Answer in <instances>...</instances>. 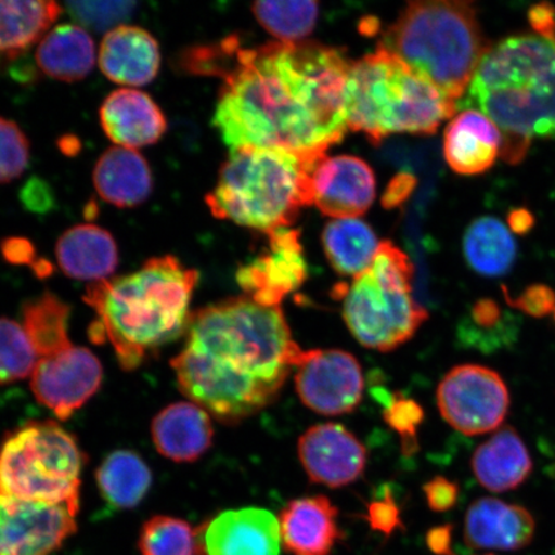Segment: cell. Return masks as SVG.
Wrapping results in <instances>:
<instances>
[{
    "mask_svg": "<svg viewBox=\"0 0 555 555\" xmlns=\"http://www.w3.org/2000/svg\"><path fill=\"white\" fill-rule=\"evenodd\" d=\"M352 62L317 41L242 47L237 37L184 52L194 75L223 79L212 124L231 152L281 149L327 155L344 138Z\"/></svg>",
    "mask_w": 555,
    "mask_h": 555,
    "instance_id": "1",
    "label": "cell"
},
{
    "mask_svg": "<svg viewBox=\"0 0 555 555\" xmlns=\"http://www.w3.org/2000/svg\"><path fill=\"white\" fill-rule=\"evenodd\" d=\"M304 351L281 308L243 296L192 312L171 365L186 398L232 425L273 404Z\"/></svg>",
    "mask_w": 555,
    "mask_h": 555,
    "instance_id": "2",
    "label": "cell"
},
{
    "mask_svg": "<svg viewBox=\"0 0 555 555\" xmlns=\"http://www.w3.org/2000/svg\"><path fill=\"white\" fill-rule=\"evenodd\" d=\"M199 280L173 256L145 261L134 273L90 284L85 301L96 321L94 343H109L125 371L189 330L190 304Z\"/></svg>",
    "mask_w": 555,
    "mask_h": 555,
    "instance_id": "3",
    "label": "cell"
},
{
    "mask_svg": "<svg viewBox=\"0 0 555 555\" xmlns=\"http://www.w3.org/2000/svg\"><path fill=\"white\" fill-rule=\"evenodd\" d=\"M457 107L494 121L512 164L532 138H555V39L518 34L489 47Z\"/></svg>",
    "mask_w": 555,
    "mask_h": 555,
    "instance_id": "4",
    "label": "cell"
},
{
    "mask_svg": "<svg viewBox=\"0 0 555 555\" xmlns=\"http://www.w3.org/2000/svg\"><path fill=\"white\" fill-rule=\"evenodd\" d=\"M323 157L281 149L233 151L206 204L215 218L266 234L289 228L304 207L314 205L312 173Z\"/></svg>",
    "mask_w": 555,
    "mask_h": 555,
    "instance_id": "5",
    "label": "cell"
},
{
    "mask_svg": "<svg viewBox=\"0 0 555 555\" xmlns=\"http://www.w3.org/2000/svg\"><path fill=\"white\" fill-rule=\"evenodd\" d=\"M346 121L373 144L391 134H434L457 103L384 46L352 62L346 85Z\"/></svg>",
    "mask_w": 555,
    "mask_h": 555,
    "instance_id": "6",
    "label": "cell"
},
{
    "mask_svg": "<svg viewBox=\"0 0 555 555\" xmlns=\"http://www.w3.org/2000/svg\"><path fill=\"white\" fill-rule=\"evenodd\" d=\"M380 46L456 103L489 48L474 3L448 0L409 3Z\"/></svg>",
    "mask_w": 555,
    "mask_h": 555,
    "instance_id": "7",
    "label": "cell"
},
{
    "mask_svg": "<svg viewBox=\"0 0 555 555\" xmlns=\"http://www.w3.org/2000/svg\"><path fill=\"white\" fill-rule=\"evenodd\" d=\"M413 274L408 255L385 241L364 273L349 286L339 284L344 321L360 345L380 352L397 350L427 321L428 312L412 295Z\"/></svg>",
    "mask_w": 555,
    "mask_h": 555,
    "instance_id": "8",
    "label": "cell"
},
{
    "mask_svg": "<svg viewBox=\"0 0 555 555\" xmlns=\"http://www.w3.org/2000/svg\"><path fill=\"white\" fill-rule=\"evenodd\" d=\"M82 454L54 422H33L0 447V498L39 504L79 502Z\"/></svg>",
    "mask_w": 555,
    "mask_h": 555,
    "instance_id": "9",
    "label": "cell"
},
{
    "mask_svg": "<svg viewBox=\"0 0 555 555\" xmlns=\"http://www.w3.org/2000/svg\"><path fill=\"white\" fill-rule=\"evenodd\" d=\"M511 404L501 374L477 364L457 365L437 388V406L451 427L467 436L498 431Z\"/></svg>",
    "mask_w": 555,
    "mask_h": 555,
    "instance_id": "10",
    "label": "cell"
},
{
    "mask_svg": "<svg viewBox=\"0 0 555 555\" xmlns=\"http://www.w3.org/2000/svg\"><path fill=\"white\" fill-rule=\"evenodd\" d=\"M295 387L302 404L312 412L349 414L363 399L362 366L344 350H305L295 367Z\"/></svg>",
    "mask_w": 555,
    "mask_h": 555,
    "instance_id": "11",
    "label": "cell"
},
{
    "mask_svg": "<svg viewBox=\"0 0 555 555\" xmlns=\"http://www.w3.org/2000/svg\"><path fill=\"white\" fill-rule=\"evenodd\" d=\"M103 367L86 347L73 343L39 358L31 374V390L40 404L67 420L100 390Z\"/></svg>",
    "mask_w": 555,
    "mask_h": 555,
    "instance_id": "12",
    "label": "cell"
},
{
    "mask_svg": "<svg viewBox=\"0 0 555 555\" xmlns=\"http://www.w3.org/2000/svg\"><path fill=\"white\" fill-rule=\"evenodd\" d=\"M79 502L50 505L0 498V555H51L76 531Z\"/></svg>",
    "mask_w": 555,
    "mask_h": 555,
    "instance_id": "13",
    "label": "cell"
},
{
    "mask_svg": "<svg viewBox=\"0 0 555 555\" xmlns=\"http://www.w3.org/2000/svg\"><path fill=\"white\" fill-rule=\"evenodd\" d=\"M308 278L300 232L293 228L268 234V248L238 269L243 293L263 308H280Z\"/></svg>",
    "mask_w": 555,
    "mask_h": 555,
    "instance_id": "14",
    "label": "cell"
},
{
    "mask_svg": "<svg viewBox=\"0 0 555 555\" xmlns=\"http://www.w3.org/2000/svg\"><path fill=\"white\" fill-rule=\"evenodd\" d=\"M298 457L312 482L332 489L356 482L367 461L363 442L337 423L310 427L298 440Z\"/></svg>",
    "mask_w": 555,
    "mask_h": 555,
    "instance_id": "15",
    "label": "cell"
},
{
    "mask_svg": "<svg viewBox=\"0 0 555 555\" xmlns=\"http://www.w3.org/2000/svg\"><path fill=\"white\" fill-rule=\"evenodd\" d=\"M314 205L327 217L357 219L376 198V177L364 159L351 155L323 157L312 173Z\"/></svg>",
    "mask_w": 555,
    "mask_h": 555,
    "instance_id": "16",
    "label": "cell"
},
{
    "mask_svg": "<svg viewBox=\"0 0 555 555\" xmlns=\"http://www.w3.org/2000/svg\"><path fill=\"white\" fill-rule=\"evenodd\" d=\"M206 555H280V522L272 512L243 508L221 513L203 532Z\"/></svg>",
    "mask_w": 555,
    "mask_h": 555,
    "instance_id": "17",
    "label": "cell"
},
{
    "mask_svg": "<svg viewBox=\"0 0 555 555\" xmlns=\"http://www.w3.org/2000/svg\"><path fill=\"white\" fill-rule=\"evenodd\" d=\"M537 522L524 506L495 498L472 503L464 519V540L472 550H524L535 537Z\"/></svg>",
    "mask_w": 555,
    "mask_h": 555,
    "instance_id": "18",
    "label": "cell"
},
{
    "mask_svg": "<svg viewBox=\"0 0 555 555\" xmlns=\"http://www.w3.org/2000/svg\"><path fill=\"white\" fill-rule=\"evenodd\" d=\"M100 120L104 133L119 147L138 150L155 144L168 129L158 104L133 88L117 89L103 101Z\"/></svg>",
    "mask_w": 555,
    "mask_h": 555,
    "instance_id": "19",
    "label": "cell"
},
{
    "mask_svg": "<svg viewBox=\"0 0 555 555\" xmlns=\"http://www.w3.org/2000/svg\"><path fill=\"white\" fill-rule=\"evenodd\" d=\"M327 496L295 499L280 513L281 540L291 555H331L344 533Z\"/></svg>",
    "mask_w": 555,
    "mask_h": 555,
    "instance_id": "20",
    "label": "cell"
},
{
    "mask_svg": "<svg viewBox=\"0 0 555 555\" xmlns=\"http://www.w3.org/2000/svg\"><path fill=\"white\" fill-rule=\"evenodd\" d=\"M99 64L111 81L127 87H143L156 79L162 66V51L147 30L121 25L104 35Z\"/></svg>",
    "mask_w": 555,
    "mask_h": 555,
    "instance_id": "21",
    "label": "cell"
},
{
    "mask_svg": "<svg viewBox=\"0 0 555 555\" xmlns=\"http://www.w3.org/2000/svg\"><path fill=\"white\" fill-rule=\"evenodd\" d=\"M504 137L494 121L477 109H464L450 121L443 135V155L461 176H480L501 154Z\"/></svg>",
    "mask_w": 555,
    "mask_h": 555,
    "instance_id": "22",
    "label": "cell"
},
{
    "mask_svg": "<svg viewBox=\"0 0 555 555\" xmlns=\"http://www.w3.org/2000/svg\"><path fill=\"white\" fill-rule=\"evenodd\" d=\"M212 437L210 414L194 402L171 404L152 423L158 453L178 463L197 461L210 449Z\"/></svg>",
    "mask_w": 555,
    "mask_h": 555,
    "instance_id": "23",
    "label": "cell"
},
{
    "mask_svg": "<svg viewBox=\"0 0 555 555\" xmlns=\"http://www.w3.org/2000/svg\"><path fill=\"white\" fill-rule=\"evenodd\" d=\"M59 266L67 276L93 283L108 280L119 266L113 234L94 224L68 229L55 245Z\"/></svg>",
    "mask_w": 555,
    "mask_h": 555,
    "instance_id": "24",
    "label": "cell"
},
{
    "mask_svg": "<svg viewBox=\"0 0 555 555\" xmlns=\"http://www.w3.org/2000/svg\"><path fill=\"white\" fill-rule=\"evenodd\" d=\"M530 451L515 428H499L490 439L478 447L472 457L477 481L491 492L519 488L532 474Z\"/></svg>",
    "mask_w": 555,
    "mask_h": 555,
    "instance_id": "25",
    "label": "cell"
},
{
    "mask_svg": "<svg viewBox=\"0 0 555 555\" xmlns=\"http://www.w3.org/2000/svg\"><path fill=\"white\" fill-rule=\"evenodd\" d=\"M93 183L106 203L120 208L141 206L154 190L147 159L137 150L119 145L108 149L96 162Z\"/></svg>",
    "mask_w": 555,
    "mask_h": 555,
    "instance_id": "26",
    "label": "cell"
},
{
    "mask_svg": "<svg viewBox=\"0 0 555 555\" xmlns=\"http://www.w3.org/2000/svg\"><path fill=\"white\" fill-rule=\"evenodd\" d=\"M35 61L40 72L54 80L80 81L92 73L95 65L94 40L85 27L60 25L39 41Z\"/></svg>",
    "mask_w": 555,
    "mask_h": 555,
    "instance_id": "27",
    "label": "cell"
},
{
    "mask_svg": "<svg viewBox=\"0 0 555 555\" xmlns=\"http://www.w3.org/2000/svg\"><path fill=\"white\" fill-rule=\"evenodd\" d=\"M325 255L338 274L356 278L372 266L380 243L373 229L360 219H335L325 225Z\"/></svg>",
    "mask_w": 555,
    "mask_h": 555,
    "instance_id": "28",
    "label": "cell"
},
{
    "mask_svg": "<svg viewBox=\"0 0 555 555\" xmlns=\"http://www.w3.org/2000/svg\"><path fill=\"white\" fill-rule=\"evenodd\" d=\"M61 12L59 3L47 0L0 2V54L20 57L44 38Z\"/></svg>",
    "mask_w": 555,
    "mask_h": 555,
    "instance_id": "29",
    "label": "cell"
},
{
    "mask_svg": "<svg viewBox=\"0 0 555 555\" xmlns=\"http://www.w3.org/2000/svg\"><path fill=\"white\" fill-rule=\"evenodd\" d=\"M463 251L468 266L489 278L508 273L517 258L516 241L508 228L492 217L478 218L469 225Z\"/></svg>",
    "mask_w": 555,
    "mask_h": 555,
    "instance_id": "30",
    "label": "cell"
},
{
    "mask_svg": "<svg viewBox=\"0 0 555 555\" xmlns=\"http://www.w3.org/2000/svg\"><path fill=\"white\" fill-rule=\"evenodd\" d=\"M102 495L120 509L134 508L143 501L152 485L151 470L133 451L120 450L109 454L96 470Z\"/></svg>",
    "mask_w": 555,
    "mask_h": 555,
    "instance_id": "31",
    "label": "cell"
},
{
    "mask_svg": "<svg viewBox=\"0 0 555 555\" xmlns=\"http://www.w3.org/2000/svg\"><path fill=\"white\" fill-rule=\"evenodd\" d=\"M23 315L38 359L72 344L67 331L69 308L57 296L47 293L27 302Z\"/></svg>",
    "mask_w": 555,
    "mask_h": 555,
    "instance_id": "32",
    "label": "cell"
},
{
    "mask_svg": "<svg viewBox=\"0 0 555 555\" xmlns=\"http://www.w3.org/2000/svg\"><path fill=\"white\" fill-rule=\"evenodd\" d=\"M253 12L259 23L278 41L295 43L314 30L319 16V4L310 0L300 2H258Z\"/></svg>",
    "mask_w": 555,
    "mask_h": 555,
    "instance_id": "33",
    "label": "cell"
},
{
    "mask_svg": "<svg viewBox=\"0 0 555 555\" xmlns=\"http://www.w3.org/2000/svg\"><path fill=\"white\" fill-rule=\"evenodd\" d=\"M197 531L183 519L156 516L144 524L139 537L142 555H203Z\"/></svg>",
    "mask_w": 555,
    "mask_h": 555,
    "instance_id": "34",
    "label": "cell"
},
{
    "mask_svg": "<svg viewBox=\"0 0 555 555\" xmlns=\"http://www.w3.org/2000/svg\"><path fill=\"white\" fill-rule=\"evenodd\" d=\"M38 356L23 324L0 319V385L31 376Z\"/></svg>",
    "mask_w": 555,
    "mask_h": 555,
    "instance_id": "35",
    "label": "cell"
},
{
    "mask_svg": "<svg viewBox=\"0 0 555 555\" xmlns=\"http://www.w3.org/2000/svg\"><path fill=\"white\" fill-rule=\"evenodd\" d=\"M29 162V139L16 122L0 117V184L23 176Z\"/></svg>",
    "mask_w": 555,
    "mask_h": 555,
    "instance_id": "36",
    "label": "cell"
},
{
    "mask_svg": "<svg viewBox=\"0 0 555 555\" xmlns=\"http://www.w3.org/2000/svg\"><path fill=\"white\" fill-rule=\"evenodd\" d=\"M69 15L87 29L102 33L121 26L135 10L133 2H68Z\"/></svg>",
    "mask_w": 555,
    "mask_h": 555,
    "instance_id": "37",
    "label": "cell"
},
{
    "mask_svg": "<svg viewBox=\"0 0 555 555\" xmlns=\"http://www.w3.org/2000/svg\"><path fill=\"white\" fill-rule=\"evenodd\" d=\"M384 418L387 425L400 435L402 451L405 454L414 453L418 449L416 433L425 418V412L418 402L406 399L399 392L393 393L385 409Z\"/></svg>",
    "mask_w": 555,
    "mask_h": 555,
    "instance_id": "38",
    "label": "cell"
},
{
    "mask_svg": "<svg viewBox=\"0 0 555 555\" xmlns=\"http://www.w3.org/2000/svg\"><path fill=\"white\" fill-rule=\"evenodd\" d=\"M365 519L372 530L384 533L385 537L392 535L395 530L402 527L401 512L390 491L367 505Z\"/></svg>",
    "mask_w": 555,
    "mask_h": 555,
    "instance_id": "39",
    "label": "cell"
},
{
    "mask_svg": "<svg viewBox=\"0 0 555 555\" xmlns=\"http://www.w3.org/2000/svg\"><path fill=\"white\" fill-rule=\"evenodd\" d=\"M508 302L512 307L525 311L526 314L541 318L555 310V294L552 288L535 284L526 288L515 300L508 298Z\"/></svg>",
    "mask_w": 555,
    "mask_h": 555,
    "instance_id": "40",
    "label": "cell"
},
{
    "mask_svg": "<svg viewBox=\"0 0 555 555\" xmlns=\"http://www.w3.org/2000/svg\"><path fill=\"white\" fill-rule=\"evenodd\" d=\"M423 491H425L429 508L437 513L450 511L460 498L457 485L442 476H437L428 481L423 486Z\"/></svg>",
    "mask_w": 555,
    "mask_h": 555,
    "instance_id": "41",
    "label": "cell"
},
{
    "mask_svg": "<svg viewBox=\"0 0 555 555\" xmlns=\"http://www.w3.org/2000/svg\"><path fill=\"white\" fill-rule=\"evenodd\" d=\"M472 322L476 324L478 330H485L489 333L492 330L502 331V327H505L502 309L490 298H483V300L475 304L474 310H472Z\"/></svg>",
    "mask_w": 555,
    "mask_h": 555,
    "instance_id": "42",
    "label": "cell"
},
{
    "mask_svg": "<svg viewBox=\"0 0 555 555\" xmlns=\"http://www.w3.org/2000/svg\"><path fill=\"white\" fill-rule=\"evenodd\" d=\"M532 29L540 37L555 39V9L551 3H539L529 11Z\"/></svg>",
    "mask_w": 555,
    "mask_h": 555,
    "instance_id": "43",
    "label": "cell"
},
{
    "mask_svg": "<svg viewBox=\"0 0 555 555\" xmlns=\"http://www.w3.org/2000/svg\"><path fill=\"white\" fill-rule=\"evenodd\" d=\"M415 180L409 173H401V176L395 178L385 193L384 205L386 207L400 205L412 192Z\"/></svg>",
    "mask_w": 555,
    "mask_h": 555,
    "instance_id": "44",
    "label": "cell"
},
{
    "mask_svg": "<svg viewBox=\"0 0 555 555\" xmlns=\"http://www.w3.org/2000/svg\"><path fill=\"white\" fill-rule=\"evenodd\" d=\"M427 545L436 555H455L451 551V526H440L429 530Z\"/></svg>",
    "mask_w": 555,
    "mask_h": 555,
    "instance_id": "45",
    "label": "cell"
},
{
    "mask_svg": "<svg viewBox=\"0 0 555 555\" xmlns=\"http://www.w3.org/2000/svg\"><path fill=\"white\" fill-rule=\"evenodd\" d=\"M508 225L513 233L525 235L535 225V217L525 207L512 208L508 214Z\"/></svg>",
    "mask_w": 555,
    "mask_h": 555,
    "instance_id": "46",
    "label": "cell"
},
{
    "mask_svg": "<svg viewBox=\"0 0 555 555\" xmlns=\"http://www.w3.org/2000/svg\"><path fill=\"white\" fill-rule=\"evenodd\" d=\"M31 253L30 243L24 240H9L3 243V254L10 261L26 262Z\"/></svg>",
    "mask_w": 555,
    "mask_h": 555,
    "instance_id": "47",
    "label": "cell"
},
{
    "mask_svg": "<svg viewBox=\"0 0 555 555\" xmlns=\"http://www.w3.org/2000/svg\"><path fill=\"white\" fill-rule=\"evenodd\" d=\"M488 555H491V554H488Z\"/></svg>",
    "mask_w": 555,
    "mask_h": 555,
    "instance_id": "48",
    "label": "cell"
}]
</instances>
